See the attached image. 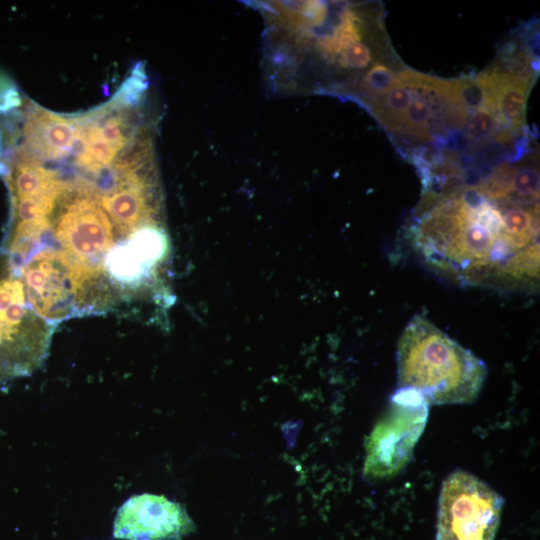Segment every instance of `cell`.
<instances>
[{
	"label": "cell",
	"mask_w": 540,
	"mask_h": 540,
	"mask_svg": "<svg viewBox=\"0 0 540 540\" xmlns=\"http://www.w3.org/2000/svg\"><path fill=\"white\" fill-rule=\"evenodd\" d=\"M510 199L483 196L467 202L459 187L425 192L408 239L435 272L466 285L522 287L539 278V236L513 232L505 223Z\"/></svg>",
	"instance_id": "obj_1"
},
{
	"label": "cell",
	"mask_w": 540,
	"mask_h": 540,
	"mask_svg": "<svg viewBox=\"0 0 540 540\" xmlns=\"http://www.w3.org/2000/svg\"><path fill=\"white\" fill-rule=\"evenodd\" d=\"M396 356L398 386L418 390L430 405L474 401L487 373L482 360L420 315L403 330Z\"/></svg>",
	"instance_id": "obj_2"
},
{
	"label": "cell",
	"mask_w": 540,
	"mask_h": 540,
	"mask_svg": "<svg viewBox=\"0 0 540 540\" xmlns=\"http://www.w3.org/2000/svg\"><path fill=\"white\" fill-rule=\"evenodd\" d=\"M15 272L29 305L45 321L64 319L76 310L101 308L114 300L104 271L81 265L60 249L41 248Z\"/></svg>",
	"instance_id": "obj_3"
},
{
	"label": "cell",
	"mask_w": 540,
	"mask_h": 540,
	"mask_svg": "<svg viewBox=\"0 0 540 540\" xmlns=\"http://www.w3.org/2000/svg\"><path fill=\"white\" fill-rule=\"evenodd\" d=\"M50 338L47 321L31 308L21 279L0 253V382L37 369Z\"/></svg>",
	"instance_id": "obj_4"
},
{
	"label": "cell",
	"mask_w": 540,
	"mask_h": 540,
	"mask_svg": "<svg viewBox=\"0 0 540 540\" xmlns=\"http://www.w3.org/2000/svg\"><path fill=\"white\" fill-rule=\"evenodd\" d=\"M55 211L51 223L60 250L81 265L105 272L116 231L97 187L87 182L68 184Z\"/></svg>",
	"instance_id": "obj_5"
},
{
	"label": "cell",
	"mask_w": 540,
	"mask_h": 540,
	"mask_svg": "<svg viewBox=\"0 0 540 540\" xmlns=\"http://www.w3.org/2000/svg\"><path fill=\"white\" fill-rule=\"evenodd\" d=\"M430 404L410 387H398L366 444L364 474L386 479L399 473L412 456L425 428Z\"/></svg>",
	"instance_id": "obj_6"
},
{
	"label": "cell",
	"mask_w": 540,
	"mask_h": 540,
	"mask_svg": "<svg viewBox=\"0 0 540 540\" xmlns=\"http://www.w3.org/2000/svg\"><path fill=\"white\" fill-rule=\"evenodd\" d=\"M152 147L146 136H136L109 169L110 180L99 190L101 204L115 231L129 236L152 226L154 181Z\"/></svg>",
	"instance_id": "obj_7"
},
{
	"label": "cell",
	"mask_w": 540,
	"mask_h": 540,
	"mask_svg": "<svg viewBox=\"0 0 540 540\" xmlns=\"http://www.w3.org/2000/svg\"><path fill=\"white\" fill-rule=\"evenodd\" d=\"M503 498L472 474L455 470L443 481L437 540H493Z\"/></svg>",
	"instance_id": "obj_8"
},
{
	"label": "cell",
	"mask_w": 540,
	"mask_h": 540,
	"mask_svg": "<svg viewBox=\"0 0 540 540\" xmlns=\"http://www.w3.org/2000/svg\"><path fill=\"white\" fill-rule=\"evenodd\" d=\"M142 78L140 73H135L114 99L83 115L75 161L85 172L94 175L106 172L135 139L132 108L142 92Z\"/></svg>",
	"instance_id": "obj_9"
},
{
	"label": "cell",
	"mask_w": 540,
	"mask_h": 540,
	"mask_svg": "<svg viewBox=\"0 0 540 540\" xmlns=\"http://www.w3.org/2000/svg\"><path fill=\"white\" fill-rule=\"evenodd\" d=\"M68 183L34 159L19 163L9 176L12 196L11 239L33 243L50 228L57 203Z\"/></svg>",
	"instance_id": "obj_10"
},
{
	"label": "cell",
	"mask_w": 540,
	"mask_h": 540,
	"mask_svg": "<svg viewBox=\"0 0 540 540\" xmlns=\"http://www.w3.org/2000/svg\"><path fill=\"white\" fill-rule=\"evenodd\" d=\"M195 530L186 510L155 494L131 496L118 509L113 536L121 540H177Z\"/></svg>",
	"instance_id": "obj_11"
},
{
	"label": "cell",
	"mask_w": 540,
	"mask_h": 540,
	"mask_svg": "<svg viewBox=\"0 0 540 540\" xmlns=\"http://www.w3.org/2000/svg\"><path fill=\"white\" fill-rule=\"evenodd\" d=\"M165 252L164 233L154 226L141 228L110 250L104 261L105 273L116 285H137Z\"/></svg>",
	"instance_id": "obj_12"
},
{
	"label": "cell",
	"mask_w": 540,
	"mask_h": 540,
	"mask_svg": "<svg viewBox=\"0 0 540 540\" xmlns=\"http://www.w3.org/2000/svg\"><path fill=\"white\" fill-rule=\"evenodd\" d=\"M82 125L83 115H61L33 105L24 125L25 144L37 159L58 160L79 143Z\"/></svg>",
	"instance_id": "obj_13"
},
{
	"label": "cell",
	"mask_w": 540,
	"mask_h": 540,
	"mask_svg": "<svg viewBox=\"0 0 540 540\" xmlns=\"http://www.w3.org/2000/svg\"><path fill=\"white\" fill-rule=\"evenodd\" d=\"M361 38L360 18L354 11L346 9L333 32L320 36L315 47L324 58L333 60Z\"/></svg>",
	"instance_id": "obj_14"
},
{
	"label": "cell",
	"mask_w": 540,
	"mask_h": 540,
	"mask_svg": "<svg viewBox=\"0 0 540 540\" xmlns=\"http://www.w3.org/2000/svg\"><path fill=\"white\" fill-rule=\"evenodd\" d=\"M377 100L374 115L388 131L400 132L403 115L412 100L411 91L396 79L395 85Z\"/></svg>",
	"instance_id": "obj_15"
},
{
	"label": "cell",
	"mask_w": 540,
	"mask_h": 540,
	"mask_svg": "<svg viewBox=\"0 0 540 540\" xmlns=\"http://www.w3.org/2000/svg\"><path fill=\"white\" fill-rule=\"evenodd\" d=\"M517 170L512 164H500L474 186L489 200L502 201L511 199L513 198L512 194H514L513 181Z\"/></svg>",
	"instance_id": "obj_16"
},
{
	"label": "cell",
	"mask_w": 540,
	"mask_h": 540,
	"mask_svg": "<svg viewBox=\"0 0 540 540\" xmlns=\"http://www.w3.org/2000/svg\"><path fill=\"white\" fill-rule=\"evenodd\" d=\"M396 79L397 75L388 65L376 62L366 72L363 84L369 95L380 98L395 85Z\"/></svg>",
	"instance_id": "obj_17"
},
{
	"label": "cell",
	"mask_w": 540,
	"mask_h": 540,
	"mask_svg": "<svg viewBox=\"0 0 540 540\" xmlns=\"http://www.w3.org/2000/svg\"><path fill=\"white\" fill-rule=\"evenodd\" d=\"M539 172L527 166L517 170L513 181V193L517 199L536 202L539 198Z\"/></svg>",
	"instance_id": "obj_18"
},
{
	"label": "cell",
	"mask_w": 540,
	"mask_h": 540,
	"mask_svg": "<svg viewBox=\"0 0 540 540\" xmlns=\"http://www.w3.org/2000/svg\"><path fill=\"white\" fill-rule=\"evenodd\" d=\"M497 125L493 115L481 105L468 120L467 138L470 142L487 140L488 137L495 135Z\"/></svg>",
	"instance_id": "obj_19"
},
{
	"label": "cell",
	"mask_w": 540,
	"mask_h": 540,
	"mask_svg": "<svg viewBox=\"0 0 540 540\" xmlns=\"http://www.w3.org/2000/svg\"><path fill=\"white\" fill-rule=\"evenodd\" d=\"M372 61V52L370 48L362 43L357 42L342 52L337 62L342 68L364 69Z\"/></svg>",
	"instance_id": "obj_20"
},
{
	"label": "cell",
	"mask_w": 540,
	"mask_h": 540,
	"mask_svg": "<svg viewBox=\"0 0 540 540\" xmlns=\"http://www.w3.org/2000/svg\"><path fill=\"white\" fill-rule=\"evenodd\" d=\"M460 95L467 110L476 111L482 103L481 90L475 79L459 80Z\"/></svg>",
	"instance_id": "obj_21"
}]
</instances>
